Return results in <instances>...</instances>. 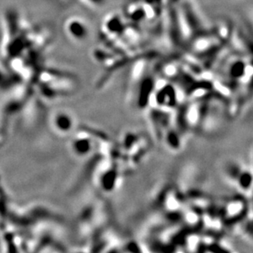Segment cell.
<instances>
[{"mask_svg":"<svg viewBox=\"0 0 253 253\" xmlns=\"http://www.w3.org/2000/svg\"><path fill=\"white\" fill-rule=\"evenodd\" d=\"M126 18L118 13L108 15L101 26V38L108 46L114 45L124 35L127 26Z\"/></svg>","mask_w":253,"mask_h":253,"instance_id":"obj_1","label":"cell"},{"mask_svg":"<svg viewBox=\"0 0 253 253\" xmlns=\"http://www.w3.org/2000/svg\"><path fill=\"white\" fill-rule=\"evenodd\" d=\"M67 30L70 36L77 41H83L88 36V27L82 20H71L67 23Z\"/></svg>","mask_w":253,"mask_h":253,"instance_id":"obj_2","label":"cell"},{"mask_svg":"<svg viewBox=\"0 0 253 253\" xmlns=\"http://www.w3.org/2000/svg\"><path fill=\"white\" fill-rule=\"evenodd\" d=\"M53 126L57 132L66 134L72 129L73 120L68 113L59 112L53 117Z\"/></svg>","mask_w":253,"mask_h":253,"instance_id":"obj_3","label":"cell"},{"mask_svg":"<svg viewBox=\"0 0 253 253\" xmlns=\"http://www.w3.org/2000/svg\"><path fill=\"white\" fill-rule=\"evenodd\" d=\"M72 149L77 155L83 156L91 149V143L89 139L85 137L76 138L72 143Z\"/></svg>","mask_w":253,"mask_h":253,"instance_id":"obj_4","label":"cell"},{"mask_svg":"<svg viewBox=\"0 0 253 253\" xmlns=\"http://www.w3.org/2000/svg\"><path fill=\"white\" fill-rule=\"evenodd\" d=\"M88 1H90L91 2H93V4L95 5H101L104 2V0H88Z\"/></svg>","mask_w":253,"mask_h":253,"instance_id":"obj_5","label":"cell"}]
</instances>
